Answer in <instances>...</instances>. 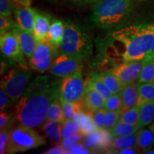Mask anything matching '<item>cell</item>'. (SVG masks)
I'll return each instance as SVG.
<instances>
[{
    "instance_id": "obj_1",
    "label": "cell",
    "mask_w": 154,
    "mask_h": 154,
    "mask_svg": "<svg viewBox=\"0 0 154 154\" xmlns=\"http://www.w3.org/2000/svg\"><path fill=\"white\" fill-rule=\"evenodd\" d=\"M107 42L106 53L119 62L142 60L154 42V24H134L115 30Z\"/></svg>"
},
{
    "instance_id": "obj_2",
    "label": "cell",
    "mask_w": 154,
    "mask_h": 154,
    "mask_svg": "<svg viewBox=\"0 0 154 154\" xmlns=\"http://www.w3.org/2000/svg\"><path fill=\"white\" fill-rule=\"evenodd\" d=\"M59 86L47 91L26 88L15 106L16 119L19 124L33 128L43 124L51 103L59 96Z\"/></svg>"
},
{
    "instance_id": "obj_3",
    "label": "cell",
    "mask_w": 154,
    "mask_h": 154,
    "mask_svg": "<svg viewBox=\"0 0 154 154\" xmlns=\"http://www.w3.org/2000/svg\"><path fill=\"white\" fill-rule=\"evenodd\" d=\"M134 6V0H99L92 7L91 19L101 29L116 28L128 19Z\"/></svg>"
},
{
    "instance_id": "obj_4",
    "label": "cell",
    "mask_w": 154,
    "mask_h": 154,
    "mask_svg": "<svg viewBox=\"0 0 154 154\" xmlns=\"http://www.w3.org/2000/svg\"><path fill=\"white\" fill-rule=\"evenodd\" d=\"M59 50L61 54L81 59L90 57L93 52L91 36L81 25L69 21L64 22V34Z\"/></svg>"
},
{
    "instance_id": "obj_5",
    "label": "cell",
    "mask_w": 154,
    "mask_h": 154,
    "mask_svg": "<svg viewBox=\"0 0 154 154\" xmlns=\"http://www.w3.org/2000/svg\"><path fill=\"white\" fill-rule=\"evenodd\" d=\"M46 144L43 136L33 128L20 124L9 131L7 153H16L36 149Z\"/></svg>"
},
{
    "instance_id": "obj_6",
    "label": "cell",
    "mask_w": 154,
    "mask_h": 154,
    "mask_svg": "<svg viewBox=\"0 0 154 154\" xmlns=\"http://www.w3.org/2000/svg\"><path fill=\"white\" fill-rule=\"evenodd\" d=\"M32 72L27 66L19 64L14 66L1 79V88L7 92L14 103L22 97L26 88Z\"/></svg>"
},
{
    "instance_id": "obj_7",
    "label": "cell",
    "mask_w": 154,
    "mask_h": 154,
    "mask_svg": "<svg viewBox=\"0 0 154 154\" xmlns=\"http://www.w3.org/2000/svg\"><path fill=\"white\" fill-rule=\"evenodd\" d=\"M86 91V86L81 72L64 77L59 83V98L62 101L83 102Z\"/></svg>"
},
{
    "instance_id": "obj_8",
    "label": "cell",
    "mask_w": 154,
    "mask_h": 154,
    "mask_svg": "<svg viewBox=\"0 0 154 154\" xmlns=\"http://www.w3.org/2000/svg\"><path fill=\"white\" fill-rule=\"evenodd\" d=\"M57 50L49 41L36 42L33 54L30 58L31 68L39 73L47 72L57 58Z\"/></svg>"
},
{
    "instance_id": "obj_9",
    "label": "cell",
    "mask_w": 154,
    "mask_h": 154,
    "mask_svg": "<svg viewBox=\"0 0 154 154\" xmlns=\"http://www.w3.org/2000/svg\"><path fill=\"white\" fill-rule=\"evenodd\" d=\"M0 49L5 57L14 61L22 66H26V61L24 59V54L21 49L17 36L12 31L5 32L0 38Z\"/></svg>"
},
{
    "instance_id": "obj_10",
    "label": "cell",
    "mask_w": 154,
    "mask_h": 154,
    "mask_svg": "<svg viewBox=\"0 0 154 154\" xmlns=\"http://www.w3.org/2000/svg\"><path fill=\"white\" fill-rule=\"evenodd\" d=\"M82 59L71 56L61 54L57 57L54 61L51 68L50 74L54 76L64 77L71 76L76 73L81 72L82 69Z\"/></svg>"
},
{
    "instance_id": "obj_11",
    "label": "cell",
    "mask_w": 154,
    "mask_h": 154,
    "mask_svg": "<svg viewBox=\"0 0 154 154\" xmlns=\"http://www.w3.org/2000/svg\"><path fill=\"white\" fill-rule=\"evenodd\" d=\"M143 64V59L120 63L111 72L124 86L131 83L136 82L138 79Z\"/></svg>"
},
{
    "instance_id": "obj_12",
    "label": "cell",
    "mask_w": 154,
    "mask_h": 154,
    "mask_svg": "<svg viewBox=\"0 0 154 154\" xmlns=\"http://www.w3.org/2000/svg\"><path fill=\"white\" fill-rule=\"evenodd\" d=\"M11 31L17 36L24 54L30 59L33 54L36 44V38L34 37L33 33H30V32L22 29L19 25Z\"/></svg>"
},
{
    "instance_id": "obj_13",
    "label": "cell",
    "mask_w": 154,
    "mask_h": 154,
    "mask_svg": "<svg viewBox=\"0 0 154 154\" xmlns=\"http://www.w3.org/2000/svg\"><path fill=\"white\" fill-rule=\"evenodd\" d=\"M36 14V11L29 6H22L15 11L17 24L22 29L33 33Z\"/></svg>"
},
{
    "instance_id": "obj_14",
    "label": "cell",
    "mask_w": 154,
    "mask_h": 154,
    "mask_svg": "<svg viewBox=\"0 0 154 154\" xmlns=\"http://www.w3.org/2000/svg\"><path fill=\"white\" fill-rule=\"evenodd\" d=\"M105 101L104 97L101 94L94 88L86 86V94L84 99V107L85 111L91 114L94 111L103 108Z\"/></svg>"
},
{
    "instance_id": "obj_15",
    "label": "cell",
    "mask_w": 154,
    "mask_h": 154,
    "mask_svg": "<svg viewBox=\"0 0 154 154\" xmlns=\"http://www.w3.org/2000/svg\"><path fill=\"white\" fill-rule=\"evenodd\" d=\"M50 26L49 19L36 11L33 29V34L36 42L49 41Z\"/></svg>"
},
{
    "instance_id": "obj_16",
    "label": "cell",
    "mask_w": 154,
    "mask_h": 154,
    "mask_svg": "<svg viewBox=\"0 0 154 154\" xmlns=\"http://www.w3.org/2000/svg\"><path fill=\"white\" fill-rule=\"evenodd\" d=\"M121 97L123 101V108L121 113L129 109L138 103V82H133L124 86L121 91Z\"/></svg>"
},
{
    "instance_id": "obj_17",
    "label": "cell",
    "mask_w": 154,
    "mask_h": 154,
    "mask_svg": "<svg viewBox=\"0 0 154 154\" xmlns=\"http://www.w3.org/2000/svg\"><path fill=\"white\" fill-rule=\"evenodd\" d=\"M91 78L101 80L102 82L104 83L105 85L113 94L120 93L124 88V85L111 71L99 73V74H94L91 75Z\"/></svg>"
},
{
    "instance_id": "obj_18",
    "label": "cell",
    "mask_w": 154,
    "mask_h": 154,
    "mask_svg": "<svg viewBox=\"0 0 154 154\" xmlns=\"http://www.w3.org/2000/svg\"><path fill=\"white\" fill-rule=\"evenodd\" d=\"M82 142L92 153H96V151H105L103 134L101 129H98L86 135L83 138Z\"/></svg>"
},
{
    "instance_id": "obj_19",
    "label": "cell",
    "mask_w": 154,
    "mask_h": 154,
    "mask_svg": "<svg viewBox=\"0 0 154 154\" xmlns=\"http://www.w3.org/2000/svg\"><path fill=\"white\" fill-rule=\"evenodd\" d=\"M62 123L57 121L47 120L44 123L42 129L46 136L55 143H60L62 138L61 130H62Z\"/></svg>"
},
{
    "instance_id": "obj_20",
    "label": "cell",
    "mask_w": 154,
    "mask_h": 154,
    "mask_svg": "<svg viewBox=\"0 0 154 154\" xmlns=\"http://www.w3.org/2000/svg\"><path fill=\"white\" fill-rule=\"evenodd\" d=\"M137 136L138 131L134 134L113 138L112 144L110 149L111 153H113V152L116 151L126 149V148L136 147L137 143Z\"/></svg>"
},
{
    "instance_id": "obj_21",
    "label": "cell",
    "mask_w": 154,
    "mask_h": 154,
    "mask_svg": "<svg viewBox=\"0 0 154 154\" xmlns=\"http://www.w3.org/2000/svg\"><path fill=\"white\" fill-rule=\"evenodd\" d=\"M63 34L64 23L60 20H56L51 23L49 32V41L56 49L60 48Z\"/></svg>"
},
{
    "instance_id": "obj_22",
    "label": "cell",
    "mask_w": 154,
    "mask_h": 154,
    "mask_svg": "<svg viewBox=\"0 0 154 154\" xmlns=\"http://www.w3.org/2000/svg\"><path fill=\"white\" fill-rule=\"evenodd\" d=\"M154 145V132L151 129H139L138 131L136 147L145 153L151 150Z\"/></svg>"
},
{
    "instance_id": "obj_23",
    "label": "cell",
    "mask_w": 154,
    "mask_h": 154,
    "mask_svg": "<svg viewBox=\"0 0 154 154\" xmlns=\"http://www.w3.org/2000/svg\"><path fill=\"white\" fill-rule=\"evenodd\" d=\"M154 121V101H146L139 106V121L140 128L151 124Z\"/></svg>"
},
{
    "instance_id": "obj_24",
    "label": "cell",
    "mask_w": 154,
    "mask_h": 154,
    "mask_svg": "<svg viewBox=\"0 0 154 154\" xmlns=\"http://www.w3.org/2000/svg\"><path fill=\"white\" fill-rule=\"evenodd\" d=\"M140 127L138 124H131L127 123L118 121L116 124L109 130V132L113 138L117 136H126V135L134 134L140 129Z\"/></svg>"
},
{
    "instance_id": "obj_25",
    "label": "cell",
    "mask_w": 154,
    "mask_h": 154,
    "mask_svg": "<svg viewBox=\"0 0 154 154\" xmlns=\"http://www.w3.org/2000/svg\"><path fill=\"white\" fill-rule=\"evenodd\" d=\"M47 120L57 121V122L62 123V124L65 121L62 104H61L59 96L56 98L50 106L49 111H48Z\"/></svg>"
},
{
    "instance_id": "obj_26",
    "label": "cell",
    "mask_w": 154,
    "mask_h": 154,
    "mask_svg": "<svg viewBox=\"0 0 154 154\" xmlns=\"http://www.w3.org/2000/svg\"><path fill=\"white\" fill-rule=\"evenodd\" d=\"M138 106L146 101H154V82L138 83Z\"/></svg>"
},
{
    "instance_id": "obj_27",
    "label": "cell",
    "mask_w": 154,
    "mask_h": 154,
    "mask_svg": "<svg viewBox=\"0 0 154 154\" xmlns=\"http://www.w3.org/2000/svg\"><path fill=\"white\" fill-rule=\"evenodd\" d=\"M138 83L154 82V60H144Z\"/></svg>"
},
{
    "instance_id": "obj_28",
    "label": "cell",
    "mask_w": 154,
    "mask_h": 154,
    "mask_svg": "<svg viewBox=\"0 0 154 154\" xmlns=\"http://www.w3.org/2000/svg\"><path fill=\"white\" fill-rule=\"evenodd\" d=\"M61 101L63 108V116L65 121L74 119L76 113L82 110L84 107V101L83 102H69Z\"/></svg>"
},
{
    "instance_id": "obj_29",
    "label": "cell",
    "mask_w": 154,
    "mask_h": 154,
    "mask_svg": "<svg viewBox=\"0 0 154 154\" xmlns=\"http://www.w3.org/2000/svg\"><path fill=\"white\" fill-rule=\"evenodd\" d=\"M119 121L131 124H138L139 121V106H136L121 113Z\"/></svg>"
},
{
    "instance_id": "obj_30",
    "label": "cell",
    "mask_w": 154,
    "mask_h": 154,
    "mask_svg": "<svg viewBox=\"0 0 154 154\" xmlns=\"http://www.w3.org/2000/svg\"><path fill=\"white\" fill-rule=\"evenodd\" d=\"M103 108L106 111H121V112L123 108V101L121 92L113 94L110 97L106 99Z\"/></svg>"
},
{
    "instance_id": "obj_31",
    "label": "cell",
    "mask_w": 154,
    "mask_h": 154,
    "mask_svg": "<svg viewBox=\"0 0 154 154\" xmlns=\"http://www.w3.org/2000/svg\"><path fill=\"white\" fill-rule=\"evenodd\" d=\"M87 86L97 91L104 97L105 99H107L113 94L112 92L109 90V88L105 85L104 83L97 79L91 78V79L88 81Z\"/></svg>"
},
{
    "instance_id": "obj_32",
    "label": "cell",
    "mask_w": 154,
    "mask_h": 154,
    "mask_svg": "<svg viewBox=\"0 0 154 154\" xmlns=\"http://www.w3.org/2000/svg\"><path fill=\"white\" fill-rule=\"evenodd\" d=\"M121 111H107L106 113L102 128L105 130H111L118 123L121 116Z\"/></svg>"
},
{
    "instance_id": "obj_33",
    "label": "cell",
    "mask_w": 154,
    "mask_h": 154,
    "mask_svg": "<svg viewBox=\"0 0 154 154\" xmlns=\"http://www.w3.org/2000/svg\"><path fill=\"white\" fill-rule=\"evenodd\" d=\"M78 132H80V126L76 120L70 119V120H66L63 123L62 130H61L62 138Z\"/></svg>"
},
{
    "instance_id": "obj_34",
    "label": "cell",
    "mask_w": 154,
    "mask_h": 154,
    "mask_svg": "<svg viewBox=\"0 0 154 154\" xmlns=\"http://www.w3.org/2000/svg\"><path fill=\"white\" fill-rule=\"evenodd\" d=\"M84 137V135L81 134L80 132L74 133V134H72L66 136V137L63 138L60 142V144L63 149H65L68 151V150L75 143L82 141Z\"/></svg>"
},
{
    "instance_id": "obj_35",
    "label": "cell",
    "mask_w": 154,
    "mask_h": 154,
    "mask_svg": "<svg viewBox=\"0 0 154 154\" xmlns=\"http://www.w3.org/2000/svg\"><path fill=\"white\" fill-rule=\"evenodd\" d=\"M18 26V24L15 23L12 19H9L8 17L0 16V34H3L5 32L11 31L13 29Z\"/></svg>"
},
{
    "instance_id": "obj_36",
    "label": "cell",
    "mask_w": 154,
    "mask_h": 154,
    "mask_svg": "<svg viewBox=\"0 0 154 154\" xmlns=\"http://www.w3.org/2000/svg\"><path fill=\"white\" fill-rule=\"evenodd\" d=\"M106 111H107L104 108H102V109H100L99 110L94 111L91 113L92 120H93V122L95 124V126L98 128V129H101L102 127H103V120H104Z\"/></svg>"
},
{
    "instance_id": "obj_37",
    "label": "cell",
    "mask_w": 154,
    "mask_h": 154,
    "mask_svg": "<svg viewBox=\"0 0 154 154\" xmlns=\"http://www.w3.org/2000/svg\"><path fill=\"white\" fill-rule=\"evenodd\" d=\"M13 103H14L3 88H1L0 90V110L1 111H5L9 109Z\"/></svg>"
},
{
    "instance_id": "obj_38",
    "label": "cell",
    "mask_w": 154,
    "mask_h": 154,
    "mask_svg": "<svg viewBox=\"0 0 154 154\" xmlns=\"http://www.w3.org/2000/svg\"><path fill=\"white\" fill-rule=\"evenodd\" d=\"M10 130L11 128H6L2 129L0 131V153L1 154L6 153Z\"/></svg>"
},
{
    "instance_id": "obj_39",
    "label": "cell",
    "mask_w": 154,
    "mask_h": 154,
    "mask_svg": "<svg viewBox=\"0 0 154 154\" xmlns=\"http://www.w3.org/2000/svg\"><path fill=\"white\" fill-rule=\"evenodd\" d=\"M13 124V117L10 113L6 111H1L0 113V130L4 128H11Z\"/></svg>"
},
{
    "instance_id": "obj_40",
    "label": "cell",
    "mask_w": 154,
    "mask_h": 154,
    "mask_svg": "<svg viewBox=\"0 0 154 154\" xmlns=\"http://www.w3.org/2000/svg\"><path fill=\"white\" fill-rule=\"evenodd\" d=\"M14 5L11 0H0V14L5 17H10Z\"/></svg>"
},
{
    "instance_id": "obj_41",
    "label": "cell",
    "mask_w": 154,
    "mask_h": 154,
    "mask_svg": "<svg viewBox=\"0 0 154 154\" xmlns=\"http://www.w3.org/2000/svg\"><path fill=\"white\" fill-rule=\"evenodd\" d=\"M68 153L72 154H87L92 153L91 151H89L87 148L86 147L83 142H79V143H75L72 147L68 150Z\"/></svg>"
},
{
    "instance_id": "obj_42",
    "label": "cell",
    "mask_w": 154,
    "mask_h": 154,
    "mask_svg": "<svg viewBox=\"0 0 154 154\" xmlns=\"http://www.w3.org/2000/svg\"><path fill=\"white\" fill-rule=\"evenodd\" d=\"M14 61H12L7 57H6V59L1 58V64H0V72H1L0 74H1V76H2L4 74H5L6 72H8L10 70L9 68L14 64Z\"/></svg>"
},
{
    "instance_id": "obj_43",
    "label": "cell",
    "mask_w": 154,
    "mask_h": 154,
    "mask_svg": "<svg viewBox=\"0 0 154 154\" xmlns=\"http://www.w3.org/2000/svg\"><path fill=\"white\" fill-rule=\"evenodd\" d=\"M44 153L46 154H65L68 153V151L66 149H63L61 146L60 143L57 144V145L54 146L53 147H51V149L47 150V151L44 152Z\"/></svg>"
},
{
    "instance_id": "obj_44",
    "label": "cell",
    "mask_w": 154,
    "mask_h": 154,
    "mask_svg": "<svg viewBox=\"0 0 154 154\" xmlns=\"http://www.w3.org/2000/svg\"><path fill=\"white\" fill-rule=\"evenodd\" d=\"M140 151L136 147H130V148H126V149H123L121 150H118L113 152V153H119V154H135L139 153Z\"/></svg>"
},
{
    "instance_id": "obj_45",
    "label": "cell",
    "mask_w": 154,
    "mask_h": 154,
    "mask_svg": "<svg viewBox=\"0 0 154 154\" xmlns=\"http://www.w3.org/2000/svg\"><path fill=\"white\" fill-rule=\"evenodd\" d=\"M143 59L144 60H154V42L151 47V49H150L149 53L146 55Z\"/></svg>"
},
{
    "instance_id": "obj_46",
    "label": "cell",
    "mask_w": 154,
    "mask_h": 154,
    "mask_svg": "<svg viewBox=\"0 0 154 154\" xmlns=\"http://www.w3.org/2000/svg\"><path fill=\"white\" fill-rule=\"evenodd\" d=\"M76 2L79 3H91V2H96L99 1V0H74Z\"/></svg>"
},
{
    "instance_id": "obj_47",
    "label": "cell",
    "mask_w": 154,
    "mask_h": 154,
    "mask_svg": "<svg viewBox=\"0 0 154 154\" xmlns=\"http://www.w3.org/2000/svg\"><path fill=\"white\" fill-rule=\"evenodd\" d=\"M23 6H30L32 0H19Z\"/></svg>"
},
{
    "instance_id": "obj_48",
    "label": "cell",
    "mask_w": 154,
    "mask_h": 154,
    "mask_svg": "<svg viewBox=\"0 0 154 154\" xmlns=\"http://www.w3.org/2000/svg\"><path fill=\"white\" fill-rule=\"evenodd\" d=\"M149 128H150V129H151L154 132V121H153V122H152V124H151V126H150Z\"/></svg>"
},
{
    "instance_id": "obj_49",
    "label": "cell",
    "mask_w": 154,
    "mask_h": 154,
    "mask_svg": "<svg viewBox=\"0 0 154 154\" xmlns=\"http://www.w3.org/2000/svg\"><path fill=\"white\" fill-rule=\"evenodd\" d=\"M145 153H147V154H154V151L153 150H149V151H146Z\"/></svg>"
}]
</instances>
